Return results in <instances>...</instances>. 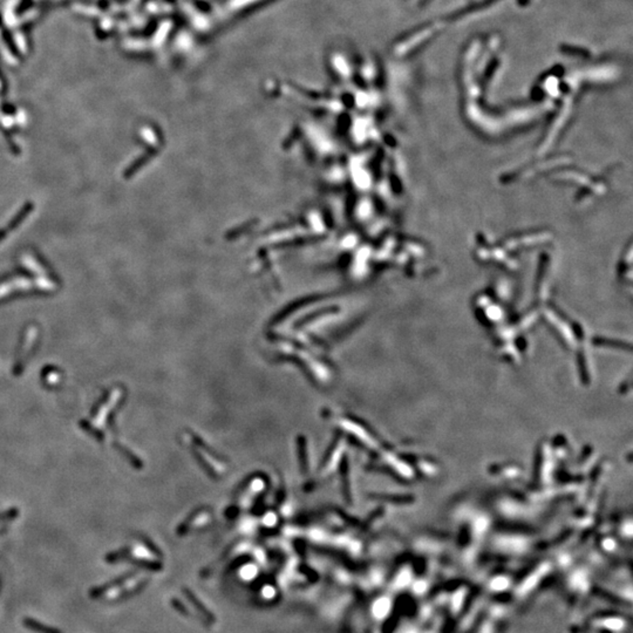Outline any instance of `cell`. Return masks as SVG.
Here are the masks:
<instances>
[{
  "label": "cell",
  "mask_w": 633,
  "mask_h": 633,
  "mask_svg": "<svg viewBox=\"0 0 633 633\" xmlns=\"http://www.w3.org/2000/svg\"><path fill=\"white\" fill-rule=\"evenodd\" d=\"M22 624H24L28 630L34 631L37 633H63V631H60L59 628L49 626V625H46V624H42L40 623V621H38L37 619L29 618V617H26V618L22 619Z\"/></svg>",
  "instance_id": "cell-1"
}]
</instances>
